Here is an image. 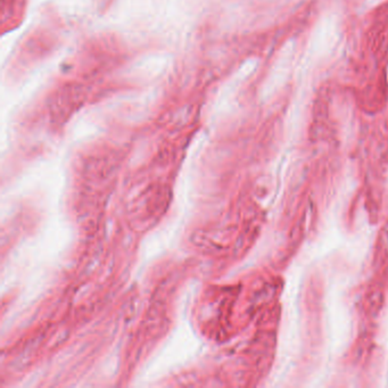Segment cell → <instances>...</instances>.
<instances>
[{
    "label": "cell",
    "instance_id": "7a4b0ae2",
    "mask_svg": "<svg viewBox=\"0 0 388 388\" xmlns=\"http://www.w3.org/2000/svg\"><path fill=\"white\" fill-rule=\"evenodd\" d=\"M294 53H295V40L291 39L284 44L278 60H276V64L274 65L270 81V93H274L280 88H284L285 84H286L288 75L292 71Z\"/></svg>",
    "mask_w": 388,
    "mask_h": 388
},
{
    "label": "cell",
    "instance_id": "6da1fadb",
    "mask_svg": "<svg viewBox=\"0 0 388 388\" xmlns=\"http://www.w3.org/2000/svg\"><path fill=\"white\" fill-rule=\"evenodd\" d=\"M340 37V19L336 14H325L315 24L307 42L305 53L298 68V74L304 75L307 71L322 61L332 51Z\"/></svg>",
    "mask_w": 388,
    "mask_h": 388
}]
</instances>
